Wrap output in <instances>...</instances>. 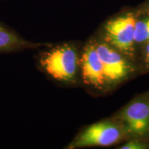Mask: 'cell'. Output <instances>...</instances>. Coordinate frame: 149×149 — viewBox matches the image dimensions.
I'll list each match as a JSON object with an SVG mask.
<instances>
[{
  "mask_svg": "<svg viewBox=\"0 0 149 149\" xmlns=\"http://www.w3.org/2000/svg\"><path fill=\"white\" fill-rule=\"evenodd\" d=\"M81 85L93 94H107L103 66L91 37L82 45L81 55Z\"/></svg>",
  "mask_w": 149,
  "mask_h": 149,
  "instance_id": "cell-6",
  "label": "cell"
},
{
  "mask_svg": "<svg viewBox=\"0 0 149 149\" xmlns=\"http://www.w3.org/2000/svg\"><path fill=\"white\" fill-rule=\"evenodd\" d=\"M111 117L122 128L126 141L149 142V90L135 96Z\"/></svg>",
  "mask_w": 149,
  "mask_h": 149,
  "instance_id": "cell-4",
  "label": "cell"
},
{
  "mask_svg": "<svg viewBox=\"0 0 149 149\" xmlns=\"http://www.w3.org/2000/svg\"><path fill=\"white\" fill-rule=\"evenodd\" d=\"M0 1H1V0H0Z\"/></svg>",
  "mask_w": 149,
  "mask_h": 149,
  "instance_id": "cell-12",
  "label": "cell"
},
{
  "mask_svg": "<svg viewBox=\"0 0 149 149\" xmlns=\"http://www.w3.org/2000/svg\"><path fill=\"white\" fill-rule=\"evenodd\" d=\"M148 42L149 14L141 12L138 9V15L136 19L135 32H134V42H135L136 54L141 46Z\"/></svg>",
  "mask_w": 149,
  "mask_h": 149,
  "instance_id": "cell-8",
  "label": "cell"
},
{
  "mask_svg": "<svg viewBox=\"0 0 149 149\" xmlns=\"http://www.w3.org/2000/svg\"><path fill=\"white\" fill-rule=\"evenodd\" d=\"M137 8H138L139 10H141V12L146 13L149 14V0H147L145 2L141 3V4L139 5Z\"/></svg>",
  "mask_w": 149,
  "mask_h": 149,
  "instance_id": "cell-11",
  "label": "cell"
},
{
  "mask_svg": "<svg viewBox=\"0 0 149 149\" xmlns=\"http://www.w3.org/2000/svg\"><path fill=\"white\" fill-rule=\"evenodd\" d=\"M122 141H126L125 134L119 123L111 117L84 126L65 148L108 147Z\"/></svg>",
  "mask_w": 149,
  "mask_h": 149,
  "instance_id": "cell-5",
  "label": "cell"
},
{
  "mask_svg": "<svg viewBox=\"0 0 149 149\" xmlns=\"http://www.w3.org/2000/svg\"><path fill=\"white\" fill-rule=\"evenodd\" d=\"M137 15V8L123 9L107 19L96 33L104 42L135 62L134 32Z\"/></svg>",
  "mask_w": 149,
  "mask_h": 149,
  "instance_id": "cell-2",
  "label": "cell"
},
{
  "mask_svg": "<svg viewBox=\"0 0 149 149\" xmlns=\"http://www.w3.org/2000/svg\"><path fill=\"white\" fill-rule=\"evenodd\" d=\"M92 37L103 66L108 93L139 74L135 61L110 46L96 33Z\"/></svg>",
  "mask_w": 149,
  "mask_h": 149,
  "instance_id": "cell-3",
  "label": "cell"
},
{
  "mask_svg": "<svg viewBox=\"0 0 149 149\" xmlns=\"http://www.w3.org/2000/svg\"><path fill=\"white\" fill-rule=\"evenodd\" d=\"M52 44L37 43L24 39L17 33L0 22V53H13L25 50L47 47Z\"/></svg>",
  "mask_w": 149,
  "mask_h": 149,
  "instance_id": "cell-7",
  "label": "cell"
},
{
  "mask_svg": "<svg viewBox=\"0 0 149 149\" xmlns=\"http://www.w3.org/2000/svg\"><path fill=\"white\" fill-rule=\"evenodd\" d=\"M136 62L138 66L139 74L149 72V42L144 44L137 53Z\"/></svg>",
  "mask_w": 149,
  "mask_h": 149,
  "instance_id": "cell-9",
  "label": "cell"
},
{
  "mask_svg": "<svg viewBox=\"0 0 149 149\" xmlns=\"http://www.w3.org/2000/svg\"><path fill=\"white\" fill-rule=\"evenodd\" d=\"M118 149H149V142L139 140V139H129L124 144L117 147Z\"/></svg>",
  "mask_w": 149,
  "mask_h": 149,
  "instance_id": "cell-10",
  "label": "cell"
},
{
  "mask_svg": "<svg viewBox=\"0 0 149 149\" xmlns=\"http://www.w3.org/2000/svg\"><path fill=\"white\" fill-rule=\"evenodd\" d=\"M81 48L82 46L76 42L52 44L37 54V68L59 84L80 86Z\"/></svg>",
  "mask_w": 149,
  "mask_h": 149,
  "instance_id": "cell-1",
  "label": "cell"
}]
</instances>
